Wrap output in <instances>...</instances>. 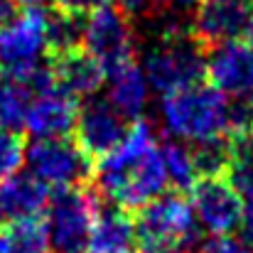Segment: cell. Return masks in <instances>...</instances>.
<instances>
[{
    "mask_svg": "<svg viewBox=\"0 0 253 253\" xmlns=\"http://www.w3.org/2000/svg\"><path fill=\"white\" fill-rule=\"evenodd\" d=\"M15 10H17L15 0H0V27L15 17Z\"/></svg>",
    "mask_w": 253,
    "mask_h": 253,
    "instance_id": "28",
    "label": "cell"
},
{
    "mask_svg": "<svg viewBox=\"0 0 253 253\" xmlns=\"http://www.w3.org/2000/svg\"><path fill=\"white\" fill-rule=\"evenodd\" d=\"M91 182L96 194L121 209H140L168 189L160 140L150 121L138 118L128 126L126 138L116 150L93 163Z\"/></svg>",
    "mask_w": 253,
    "mask_h": 253,
    "instance_id": "1",
    "label": "cell"
},
{
    "mask_svg": "<svg viewBox=\"0 0 253 253\" xmlns=\"http://www.w3.org/2000/svg\"><path fill=\"white\" fill-rule=\"evenodd\" d=\"M143 72L148 84L163 96L197 86L207 79L204 49L189 37V32L158 35L145 52Z\"/></svg>",
    "mask_w": 253,
    "mask_h": 253,
    "instance_id": "4",
    "label": "cell"
},
{
    "mask_svg": "<svg viewBox=\"0 0 253 253\" xmlns=\"http://www.w3.org/2000/svg\"><path fill=\"white\" fill-rule=\"evenodd\" d=\"M244 35H246V40H249L246 44L253 49V15H251V22H249V27H246V32H244Z\"/></svg>",
    "mask_w": 253,
    "mask_h": 253,
    "instance_id": "30",
    "label": "cell"
},
{
    "mask_svg": "<svg viewBox=\"0 0 253 253\" xmlns=\"http://www.w3.org/2000/svg\"><path fill=\"white\" fill-rule=\"evenodd\" d=\"M77 113H79L77 98L69 91H64L62 86L49 84L40 91H35L30 108H27L25 130L35 140L67 138V133L74 130Z\"/></svg>",
    "mask_w": 253,
    "mask_h": 253,
    "instance_id": "13",
    "label": "cell"
},
{
    "mask_svg": "<svg viewBox=\"0 0 253 253\" xmlns=\"http://www.w3.org/2000/svg\"><path fill=\"white\" fill-rule=\"evenodd\" d=\"M189 194H192L189 202L192 211L202 229H207L211 236H226L236 231L244 204L224 174L197 177L194 184L189 187Z\"/></svg>",
    "mask_w": 253,
    "mask_h": 253,
    "instance_id": "10",
    "label": "cell"
},
{
    "mask_svg": "<svg viewBox=\"0 0 253 253\" xmlns=\"http://www.w3.org/2000/svg\"><path fill=\"white\" fill-rule=\"evenodd\" d=\"M126 133H128L126 118L108 101L86 98V103L77 113L74 143L93 163L106 158L111 150H116L121 140L126 138Z\"/></svg>",
    "mask_w": 253,
    "mask_h": 253,
    "instance_id": "11",
    "label": "cell"
},
{
    "mask_svg": "<svg viewBox=\"0 0 253 253\" xmlns=\"http://www.w3.org/2000/svg\"><path fill=\"white\" fill-rule=\"evenodd\" d=\"M52 192L30 172H15L0 179V221L40 216L47 209Z\"/></svg>",
    "mask_w": 253,
    "mask_h": 253,
    "instance_id": "15",
    "label": "cell"
},
{
    "mask_svg": "<svg viewBox=\"0 0 253 253\" xmlns=\"http://www.w3.org/2000/svg\"><path fill=\"white\" fill-rule=\"evenodd\" d=\"M49 72H52L54 84L69 91L74 98H93L106 84L103 67L84 47H74V49L52 54Z\"/></svg>",
    "mask_w": 253,
    "mask_h": 253,
    "instance_id": "14",
    "label": "cell"
},
{
    "mask_svg": "<svg viewBox=\"0 0 253 253\" xmlns=\"http://www.w3.org/2000/svg\"><path fill=\"white\" fill-rule=\"evenodd\" d=\"M49 0H15L17 7H25V10H35V7H44Z\"/></svg>",
    "mask_w": 253,
    "mask_h": 253,
    "instance_id": "29",
    "label": "cell"
},
{
    "mask_svg": "<svg viewBox=\"0 0 253 253\" xmlns=\"http://www.w3.org/2000/svg\"><path fill=\"white\" fill-rule=\"evenodd\" d=\"M236 229H239V234H241V241L253 249V199H246Z\"/></svg>",
    "mask_w": 253,
    "mask_h": 253,
    "instance_id": "26",
    "label": "cell"
},
{
    "mask_svg": "<svg viewBox=\"0 0 253 253\" xmlns=\"http://www.w3.org/2000/svg\"><path fill=\"white\" fill-rule=\"evenodd\" d=\"M25 140L20 133L0 128V179L15 174L25 163Z\"/></svg>",
    "mask_w": 253,
    "mask_h": 253,
    "instance_id": "24",
    "label": "cell"
},
{
    "mask_svg": "<svg viewBox=\"0 0 253 253\" xmlns=\"http://www.w3.org/2000/svg\"><path fill=\"white\" fill-rule=\"evenodd\" d=\"M224 177L241 199H253V128L229 133V163Z\"/></svg>",
    "mask_w": 253,
    "mask_h": 253,
    "instance_id": "19",
    "label": "cell"
},
{
    "mask_svg": "<svg viewBox=\"0 0 253 253\" xmlns=\"http://www.w3.org/2000/svg\"><path fill=\"white\" fill-rule=\"evenodd\" d=\"M35 91L25 84L22 79H0V128L20 133L25 128L27 108L32 101Z\"/></svg>",
    "mask_w": 253,
    "mask_h": 253,
    "instance_id": "20",
    "label": "cell"
},
{
    "mask_svg": "<svg viewBox=\"0 0 253 253\" xmlns=\"http://www.w3.org/2000/svg\"><path fill=\"white\" fill-rule=\"evenodd\" d=\"M163 123L172 138L182 143H202L229 135L231 98L214 86H189L163 96Z\"/></svg>",
    "mask_w": 253,
    "mask_h": 253,
    "instance_id": "2",
    "label": "cell"
},
{
    "mask_svg": "<svg viewBox=\"0 0 253 253\" xmlns=\"http://www.w3.org/2000/svg\"><path fill=\"white\" fill-rule=\"evenodd\" d=\"M47 49V10L35 7L15 15L0 27L2 77L27 79L37 67H42V54Z\"/></svg>",
    "mask_w": 253,
    "mask_h": 253,
    "instance_id": "7",
    "label": "cell"
},
{
    "mask_svg": "<svg viewBox=\"0 0 253 253\" xmlns=\"http://www.w3.org/2000/svg\"><path fill=\"white\" fill-rule=\"evenodd\" d=\"M192 153V165L197 177H211L224 174L229 163V135L202 140V143H187Z\"/></svg>",
    "mask_w": 253,
    "mask_h": 253,
    "instance_id": "23",
    "label": "cell"
},
{
    "mask_svg": "<svg viewBox=\"0 0 253 253\" xmlns=\"http://www.w3.org/2000/svg\"><path fill=\"white\" fill-rule=\"evenodd\" d=\"M54 5L62 7V10H69V12H79V15H84V12L93 10V7H98V5H111V0H54Z\"/></svg>",
    "mask_w": 253,
    "mask_h": 253,
    "instance_id": "27",
    "label": "cell"
},
{
    "mask_svg": "<svg viewBox=\"0 0 253 253\" xmlns=\"http://www.w3.org/2000/svg\"><path fill=\"white\" fill-rule=\"evenodd\" d=\"M106 101L126 118V121H138L145 113L148 106V93L150 84L145 72L133 62H126L106 74Z\"/></svg>",
    "mask_w": 253,
    "mask_h": 253,
    "instance_id": "16",
    "label": "cell"
},
{
    "mask_svg": "<svg viewBox=\"0 0 253 253\" xmlns=\"http://www.w3.org/2000/svg\"><path fill=\"white\" fill-rule=\"evenodd\" d=\"M82 30H84V15L62 10L57 5L47 10V47L52 54L82 47Z\"/></svg>",
    "mask_w": 253,
    "mask_h": 253,
    "instance_id": "21",
    "label": "cell"
},
{
    "mask_svg": "<svg viewBox=\"0 0 253 253\" xmlns=\"http://www.w3.org/2000/svg\"><path fill=\"white\" fill-rule=\"evenodd\" d=\"M86 253H138L135 249V226L126 209L106 207L96 211Z\"/></svg>",
    "mask_w": 253,
    "mask_h": 253,
    "instance_id": "17",
    "label": "cell"
},
{
    "mask_svg": "<svg viewBox=\"0 0 253 253\" xmlns=\"http://www.w3.org/2000/svg\"><path fill=\"white\" fill-rule=\"evenodd\" d=\"M0 253H49L44 219L27 216L0 221Z\"/></svg>",
    "mask_w": 253,
    "mask_h": 253,
    "instance_id": "18",
    "label": "cell"
},
{
    "mask_svg": "<svg viewBox=\"0 0 253 253\" xmlns=\"http://www.w3.org/2000/svg\"><path fill=\"white\" fill-rule=\"evenodd\" d=\"M207 79L229 98H253V49L231 40L204 52Z\"/></svg>",
    "mask_w": 253,
    "mask_h": 253,
    "instance_id": "12",
    "label": "cell"
},
{
    "mask_svg": "<svg viewBox=\"0 0 253 253\" xmlns=\"http://www.w3.org/2000/svg\"><path fill=\"white\" fill-rule=\"evenodd\" d=\"M138 253H189L199 244V224L182 192H165L143 204L133 219Z\"/></svg>",
    "mask_w": 253,
    "mask_h": 253,
    "instance_id": "3",
    "label": "cell"
},
{
    "mask_svg": "<svg viewBox=\"0 0 253 253\" xmlns=\"http://www.w3.org/2000/svg\"><path fill=\"white\" fill-rule=\"evenodd\" d=\"M98 194L86 187L74 184L57 189L44 209V229L49 253H86L88 234L98 211Z\"/></svg>",
    "mask_w": 253,
    "mask_h": 253,
    "instance_id": "5",
    "label": "cell"
},
{
    "mask_svg": "<svg viewBox=\"0 0 253 253\" xmlns=\"http://www.w3.org/2000/svg\"><path fill=\"white\" fill-rule=\"evenodd\" d=\"M82 47L103 67L111 69L133 62L135 54V25L121 5H98L84 12Z\"/></svg>",
    "mask_w": 253,
    "mask_h": 253,
    "instance_id": "6",
    "label": "cell"
},
{
    "mask_svg": "<svg viewBox=\"0 0 253 253\" xmlns=\"http://www.w3.org/2000/svg\"><path fill=\"white\" fill-rule=\"evenodd\" d=\"M202 253H253V249L246 246L241 239H234L231 234H226V236H214L211 241H207Z\"/></svg>",
    "mask_w": 253,
    "mask_h": 253,
    "instance_id": "25",
    "label": "cell"
},
{
    "mask_svg": "<svg viewBox=\"0 0 253 253\" xmlns=\"http://www.w3.org/2000/svg\"><path fill=\"white\" fill-rule=\"evenodd\" d=\"M253 15V0H194L189 15V37L207 52L239 40Z\"/></svg>",
    "mask_w": 253,
    "mask_h": 253,
    "instance_id": "9",
    "label": "cell"
},
{
    "mask_svg": "<svg viewBox=\"0 0 253 253\" xmlns=\"http://www.w3.org/2000/svg\"><path fill=\"white\" fill-rule=\"evenodd\" d=\"M160 150H163V163H165V172H168V182L174 192H189V187L197 179V172L192 165V153L189 145L182 140H160Z\"/></svg>",
    "mask_w": 253,
    "mask_h": 253,
    "instance_id": "22",
    "label": "cell"
},
{
    "mask_svg": "<svg viewBox=\"0 0 253 253\" xmlns=\"http://www.w3.org/2000/svg\"><path fill=\"white\" fill-rule=\"evenodd\" d=\"M30 174L44 182L49 189H64L74 184H86L93 174V160L67 138L35 140L25 150Z\"/></svg>",
    "mask_w": 253,
    "mask_h": 253,
    "instance_id": "8",
    "label": "cell"
}]
</instances>
